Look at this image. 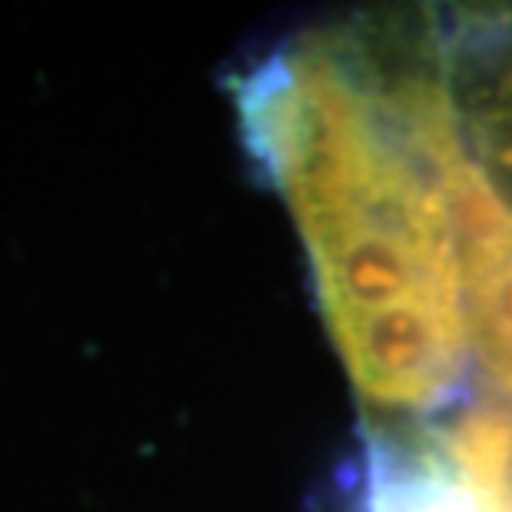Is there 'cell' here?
<instances>
[{"label":"cell","instance_id":"obj_1","mask_svg":"<svg viewBox=\"0 0 512 512\" xmlns=\"http://www.w3.org/2000/svg\"><path fill=\"white\" fill-rule=\"evenodd\" d=\"M360 409V512H512V130L306 237Z\"/></svg>","mask_w":512,"mask_h":512}]
</instances>
